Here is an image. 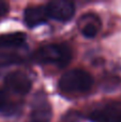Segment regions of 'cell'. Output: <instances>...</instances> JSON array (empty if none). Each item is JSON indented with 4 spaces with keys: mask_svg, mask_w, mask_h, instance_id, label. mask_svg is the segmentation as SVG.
<instances>
[{
    "mask_svg": "<svg viewBox=\"0 0 121 122\" xmlns=\"http://www.w3.org/2000/svg\"><path fill=\"white\" fill-rule=\"evenodd\" d=\"M32 59L40 64H54L62 69L70 63L72 51L66 44H46L34 51Z\"/></svg>",
    "mask_w": 121,
    "mask_h": 122,
    "instance_id": "obj_1",
    "label": "cell"
},
{
    "mask_svg": "<svg viewBox=\"0 0 121 122\" xmlns=\"http://www.w3.org/2000/svg\"><path fill=\"white\" fill-rule=\"evenodd\" d=\"M93 86V78L88 72L75 69L68 71L61 76L58 87L66 94H79L88 92Z\"/></svg>",
    "mask_w": 121,
    "mask_h": 122,
    "instance_id": "obj_2",
    "label": "cell"
},
{
    "mask_svg": "<svg viewBox=\"0 0 121 122\" xmlns=\"http://www.w3.org/2000/svg\"><path fill=\"white\" fill-rule=\"evenodd\" d=\"M4 87L6 90L14 94H27L32 87V81L29 76L21 71L9 73L4 78Z\"/></svg>",
    "mask_w": 121,
    "mask_h": 122,
    "instance_id": "obj_3",
    "label": "cell"
},
{
    "mask_svg": "<svg viewBox=\"0 0 121 122\" xmlns=\"http://www.w3.org/2000/svg\"><path fill=\"white\" fill-rule=\"evenodd\" d=\"M53 110L44 93H38L31 104L30 122H50Z\"/></svg>",
    "mask_w": 121,
    "mask_h": 122,
    "instance_id": "obj_4",
    "label": "cell"
},
{
    "mask_svg": "<svg viewBox=\"0 0 121 122\" xmlns=\"http://www.w3.org/2000/svg\"><path fill=\"white\" fill-rule=\"evenodd\" d=\"M93 122H121V104L107 103L94 108L89 114Z\"/></svg>",
    "mask_w": 121,
    "mask_h": 122,
    "instance_id": "obj_5",
    "label": "cell"
},
{
    "mask_svg": "<svg viewBox=\"0 0 121 122\" xmlns=\"http://www.w3.org/2000/svg\"><path fill=\"white\" fill-rule=\"evenodd\" d=\"M46 11L50 18L59 21H68L74 16L75 5L68 0H54L47 3Z\"/></svg>",
    "mask_w": 121,
    "mask_h": 122,
    "instance_id": "obj_6",
    "label": "cell"
},
{
    "mask_svg": "<svg viewBox=\"0 0 121 122\" xmlns=\"http://www.w3.org/2000/svg\"><path fill=\"white\" fill-rule=\"evenodd\" d=\"M48 14L46 11V6L43 5H32L28 6L24 13V19L28 27L33 28L41 24L45 23L48 19Z\"/></svg>",
    "mask_w": 121,
    "mask_h": 122,
    "instance_id": "obj_7",
    "label": "cell"
},
{
    "mask_svg": "<svg viewBox=\"0 0 121 122\" xmlns=\"http://www.w3.org/2000/svg\"><path fill=\"white\" fill-rule=\"evenodd\" d=\"M78 27L86 38H94L100 30L101 20L96 14L88 13L81 17L78 21Z\"/></svg>",
    "mask_w": 121,
    "mask_h": 122,
    "instance_id": "obj_8",
    "label": "cell"
},
{
    "mask_svg": "<svg viewBox=\"0 0 121 122\" xmlns=\"http://www.w3.org/2000/svg\"><path fill=\"white\" fill-rule=\"evenodd\" d=\"M26 34L23 32H12L0 36V48H15L25 43Z\"/></svg>",
    "mask_w": 121,
    "mask_h": 122,
    "instance_id": "obj_9",
    "label": "cell"
},
{
    "mask_svg": "<svg viewBox=\"0 0 121 122\" xmlns=\"http://www.w3.org/2000/svg\"><path fill=\"white\" fill-rule=\"evenodd\" d=\"M18 110V105L12 102L8 93L0 88V112L5 115H12Z\"/></svg>",
    "mask_w": 121,
    "mask_h": 122,
    "instance_id": "obj_10",
    "label": "cell"
},
{
    "mask_svg": "<svg viewBox=\"0 0 121 122\" xmlns=\"http://www.w3.org/2000/svg\"><path fill=\"white\" fill-rule=\"evenodd\" d=\"M23 58L19 55L14 53H0V71L3 67L10 66V65L19 64L23 62Z\"/></svg>",
    "mask_w": 121,
    "mask_h": 122,
    "instance_id": "obj_11",
    "label": "cell"
},
{
    "mask_svg": "<svg viewBox=\"0 0 121 122\" xmlns=\"http://www.w3.org/2000/svg\"><path fill=\"white\" fill-rule=\"evenodd\" d=\"M9 4L5 1H1L0 0V17L4 16L6 13L9 12Z\"/></svg>",
    "mask_w": 121,
    "mask_h": 122,
    "instance_id": "obj_12",
    "label": "cell"
}]
</instances>
